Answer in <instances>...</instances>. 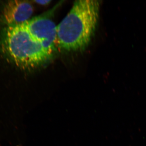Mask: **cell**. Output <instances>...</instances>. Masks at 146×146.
Wrapping results in <instances>:
<instances>
[{"mask_svg":"<svg viewBox=\"0 0 146 146\" xmlns=\"http://www.w3.org/2000/svg\"><path fill=\"white\" fill-rule=\"evenodd\" d=\"M99 1H76L67 16L57 26L58 48L69 51H81L91 41L96 28Z\"/></svg>","mask_w":146,"mask_h":146,"instance_id":"obj_1","label":"cell"},{"mask_svg":"<svg viewBox=\"0 0 146 146\" xmlns=\"http://www.w3.org/2000/svg\"><path fill=\"white\" fill-rule=\"evenodd\" d=\"M35 2L42 5H47L51 2L50 0H42V1H35Z\"/></svg>","mask_w":146,"mask_h":146,"instance_id":"obj_5","label":"cell"},{"mask_svg":"<svg viewBox=\"0 0 146 146\" xmlns=\"http://www.w3.org/2000/svg\"><path fill=\"white\" fill-rule=\"evenodd\" d=\"M1 46L13 63L25 70L42 66L52 56L32 36L24 23L7 27L2 35Z\"/></svg>","mask_w":146,"mask_h":146,"instance_id":"obj_2","label":"cell"},{"mask_svg":"<svg viewBox=\"0 0 146 146\" xmlns=\"http://www.w3.org/2000/svg\"><path fill=\"white\" fill-rule=\"evenodd\" d=\"M33 11V7L28 1H10L4 7L3 17L7 25H18L29 21Z\"/></svg>","mask_w":146,"mask_h":146,"instance_id":"obj_4","label":"cell"},{"mask_svg":"<svg viewBox=\"0 0 146 146\" xmlns=\"http://www.w3.org/2000/svg\"><path fill=\"white\" fill-rule=\"evenodd\" d=\"M32 36L51 55L58 48L57 26L46 16H39L24 23Z\"/></svg>","mask_w":146,"mask_h":146,"instance_id":"obj_3","label":"cell"}]
</instances>
